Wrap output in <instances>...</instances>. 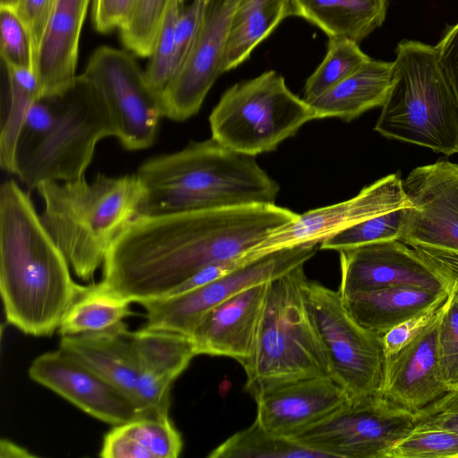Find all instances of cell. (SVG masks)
Masks as SVG:
<instances>
[{
	"mask_svg": "<svg viewBox=\"0 0 458 458\" xmlns=\"http://www.w3.org/2000/svg\"><path fill=\"white\" fill-rule=\"evenodd\" d=\"M82 74L103 97L121 145L128 150L150 147L164 117L162 93L149 85L135 58L102 46L92 53Z\"/></svg>",
	"mask_w": 458,
	"mask_h": 458,
	"instance_id": "cell-11",
	"label": "cell"
},
{
	"mask_svg": "<svg viewBox=\"0 0 458 458\" xmlns=\"http://www.w3.org/2000/svg\"><path fill=\"white\" fill-rule=\"evenodd\" d=\"M131 302L107 289L101 282L89 284L64 315L58 333L63 335L101 333L126 325Z\"/></svg>",
	"mask_w": 458,
	"mask_h": 458,
	"instance_id": "cell-30",
	"label": "cell"
},
{
	"mask_svg": "<svg viewBox=\"0 0 458 458\" xmlns=\"http://www.w3.org/2000/svg\"><path fill=\"white\" fill-rule=\"evenodd\" d=\"M414 429H440L458 434V386L414 412Z\"/></svg>",
	"mask_w": 458,
	"mask_h": 458,
	"instance_id": "cell-41",
	"label": "cell"
},
{
	"mask_svg": "<svg viewBox=\"0 0 458 458\" xmlns=\"http://www.w3.org/2000/svg\"><path fill=\"white\" fill-rule=\"evenodd\" d=\"M409 208L402 242L458 251V164L414 168L403 181Z\"/></svg>",
	"mask_w": 458,
	"mask_h": 458,
	"instance_id": "cell-14",
	"label": "cell"
},
{
	"mask_svg": "<svg viewBox=\"0 0 458 458\" xmlns=\"http://www.w3.org/2000/svg\"><path fill=\"white\" fill-rule=\"evenodd\" d=\"M0 165L15 174L16 147L21 129L32 104L40 97L33 70L2 62Z\"/></svg>",
	"mask_w": 458,
	"mask_h": 458,
	"instance_id": "cell-29",
	"label": "cell"
},
{
	"mask_svg": "<svg viewBox=\"0 0 458 458\" xmlns=\"http://www.w3.org/2000/svg\"><path fill=\"white\" fill-rule=\"evenodd\" d=\"M442 306L413 317L383 334L381 339L386 356L398 352L423 333L439 316Z\"/></svg>",
	"mask_w": 458,
	"mask_h": 458,
	"instance_id": "cell-42",
	"label": "cell"
},
{
	"mask_svg": "<svg viewBox=\"0 0 458 458\" xmlns=\"http://www.w3.org/2000/svg\"><path fill=\"white\" fill-rule=\"evenodd\" d=\"M290 5L291 15L316 25L328 38L359 43L383 24L387 0H290Z\"/></svg>",
	"mask_w": 458,
	"mask_h": 458,
	"instance_id": "cell-26",
	"label": "cell"
},
{
	"mask_svg": "<svg viewBox=\"0 0 458 458\" xmlns=\"http://www.w3.org/2000/svg\"><path fill=\"white\" fill-rule=\"evenodd\" d=\"M408 208L377 216L344 229L320 243L321 250H340L369 243L401 240L406 226Z\"/></svg>",
	"mask_w": 458,
	"mask_h": 458,
	"instance_id": "cell-34",
	"label": "cell"
},
{
	"mask_svg": "<svg viewBox=\"0 0 458 458\" xmlns=\"http://www.w3.org/2000/svg\"><path fill=\"white\" fill-rule=\"evenodd\" d=\"M138 377L134 403L138 417H166L171 387L196 356L190 337L146 329L134 331Z\"/></svg>",
	"mask_w": 458,
	"mask_h": 458,
	"instance_id": "cell-19",
	"label": "cell"
},
{
	"mask_svg": "<svg viewBox=\"0 0 458 458\" xmlns=\"http://www.w3.org/2000/svg\"><path fill=\"white\" fill-rule=\"evenodd\" d=\"M449 290L394 286L343 298L353 319L363 328L383 335L397 325L443 305Z\"/></svg>",
	"mask_w": 458,
	"mask_h": 458,
	"instance_id": "cell-24",
	"label": "cell"
},
{
	"mask_svg": "<svg viewBox=\"0 0 458 458\" xmlns=\"http://www.w3.org/2000/svg\"><path fill=\"white\" fill-rule=\"evenodd\" d=\"M137 175L145 189L144 215L275 204L280 189L255 157L212 137L146 160Z\"/></svg>",
	"mask_w": 458,
	"mask_h": 458,
	"instance_id": "cell-3",
	"label": "cell"
},
{
	"mask_svg": "<svg viewBox=\"0 0 458 458\" xmlns=\"http://www.w3.org/2000/svg\"><path fill=\"white\" fill-rule=\"evenodd\" d=\"M304 265L268 282L251 357L242 366L246 388L313 377H331L324 347L307 309Z\"/></svg>",
	"mask_w": 458,
	"mask_h": 458,
	"instance_id": "cell-6",
	"label": "cell"
},
{
	"mask_svg": "<svg viewBox=\"0 0 458 458\" xmlns=\"http://www.w3.org/2000/svg\"><path fill=\"white\" fill-rule=\"evenodd\" d=\"M318 250V244L311 242L283 248L255 259L194 290L141 302L146 310L143 328L190 337L208 310L244 289L269 282L304 265Z\"/></svg>",
	"mask_w": 458,
	"mask_h": 458,
	"instance_id": "cell-12",
	"label": "cell"
},
{
	"mask_svg": "<svg viewBox=\"0 0 458 458\" xmlns=\"http://www.w3.org/2000/svg\"><path fill=\"white\" fill-rule=\"evenodd\" d=\"M289 15L290 0H238L222 58L223 73L248 59L257 46Z\"/></svg>",
	"mask_w": 458,
	"mask_h": 458,
	"instance_id": "cell-28",
	"label": "cell"
},
{
	"mask_svg": "<svg viewBox=\"0 0 458 458\" xmlns=\"http://www.w3.org/2000/svg\"><path fill=\"white\" fill-rule=\"evenodd\" d=\"M316 119L307 101L293 93L276 71L229 88L209 115L212 138L244 155L272 151Z\"/></svg>",
	"mask_w": 458,
	"mask_h": 458,
	"instance_id": "cell-7",
	"label": "cell"
},
{
	"mask_svg": "<svg viewBox=\"0 0 458 458\" xmlns=\"http://www.w3.org/2000/svg\"><path fill=\"white\" fill-rule=\"evenodd\" d=\"M414 428V412L377 395L350 401L290 439L327 458H386Z\"/></svg>",
	"mask_w": 458,
	"mask_h": 458,
	"instance_id": "cell-10",
	"label": "cell"
},
{
	"mask_svg": "<svg viewBox=\"0 0 458 458\" xmlns=\"http://www.w3.org/2000/svg\"><path fill=\"white\" fill-rule=\"evenodd\" d=\"M250 393L257 403L256 420L269 432L289 439L351 401L331 377L281 381Z\"/></svg>",
	"mask_w": 458,
	"mask_h": 458,
	"instance_id": "cell-17",
	"label": "cell"
},
{
	"mask_svg": "<svg viewBox=\"0 0 458 458\" xmlns=\"http://www.w3.org/2000/svg\"><path fill=\"white\" fill-rule=\"evenodd\" d=\"M54 0H20L15 12L24 24L31 42L32 70Z\"/></svg>",
	"mask_w": 458,
	"mask_h": 458,
	"instance_id": "cell-43",
	"label": "cell"
},
{
	"mask_svg": "<svg viewBox=\"0 0 458 458\" xmlns=\"http://www.w3.org/2000/svg\"><path fill=\"white\" fill-rule=\"evenodd\" d=\"M183 3L175 2L167 13L144 71L149 85L162 93L174 77L173 55L174 30Z\"/></svg>",
	"mask_w": 458,
	"mask_h": 458,
	"instance_id": "cell-37",
	"label": "cell"
},
{
	"mask_svg": "<svg viewBox=\"0 0 458 458\" xmlns=\"http://www.w3.org/2000/svg\"><path fill=\"white\" fill-rule=\"evenodd\" d=\"M182 439L169 416L137 417L115 425L104 437L103 458H176Z\"/></svg>",
	"mask_w": 458,
	"mask_h": 458,
	"instance_id": "cell-27",
	"label": "cell"
},
{
	"mask_svg": "<svg viewBox=\"0 0 458 458\" xmlns=\"http://www.w3.org/2000/svg\"><path fill=\"white\" fill-rule=\"evenodd\" d=\"M267 289L268 282L252 285L208 310L190 335L196 354L225 356L243 366L254 350Z\"/></svg>",
	"mask_w": 458,
	"mask_h": 458,
	"instance_id": "cell-20",
	"label": "cell"
},
{
	"mask_svg": "<svg viewBox=\"0 0 458 458\" xmlns=\"http://www.w3.org/2000/svg\"><path fill=\"white\" fill-rule=\"evenodd\" d=\"M392 81V62L369 58L350 76L310 103L316 119L357 118L366 111L382 106Z\"/></svg>",
	"mask_w": 458,
	"mask_h": 458,
	"instance_id": "cell-25",
	"label": "cell"
},
{
	"mask_svg": "<svg viewBox=\"0 0 458 458\" xmlns=\"http://www.w3.org/2000/svg\"><path fill=\"white\" fill-rule=\"evenodd\" d=\"M1 61L32 69V49L29 33L13 9L0 7Z\"/></svg>",
	"mask_w": 458,
	"mask_h": 458,
	"instance_id": "cell-39",
	"label": "cell"
},
{
	"mask_svg": "<svg viewBox=\"0 0 458 458\" xmlns=\"http://www.w3.org/2000/svg\"><path fill=\"white\" fill-rule=\"evenodd\" d=\"M435 47L458 98V22L447 29Z\"/></svg>",
	"mask_w": 458,
	"mask_h": 458,
	"instance_id": "cell-46",
	"label": "cell"
},
{
	"mask_svg": "<svg viewBox=\"0 0 458 458\" xmlns=\"http://www.w3.org/2000/svg\"><path fill=\"white\" fill-rule=\"evenodd\" d=\"M184 0H136L127 21L120 28L126 48L135 55L149 57L171 6Z\"/></svg>",
	"mask_w": 458,
	"mask_h": 458,
	"instance_id": "cell-33",
	"label": "cell"
},
{
	"mask_svg": "<svg viewBox=\"0 0 458 458\" xmlns=\"http://www.w3.org/2000/svg\"><path fill=\"white\" fill-rule=\"evenodd\" d=\"M90 0H54L33 65L40 96L59 94L76 79L79 42Z\"/></svg>",
	"mask_w": 458,
	"mask_h": 458,
	"instance_id": "cell-22",
	"label": "cell"
},
{
	"mask_svg": "<svg viewBox=\"0 0 458 458\" xmlns=\"http://www.w3.org/2000/svg\"><path fill=\"white\" fill-rule=\"evenodd\" d=\"M136 0H93L92 18L95 29L107 33L120 29L130 16Z\"/></svg>",
	"mask_w": 458,
	"mask_h": 458,
	"instance_id": "cell-45",
	"label": "cell"
},
{
	"mask_svg": "<svg viewBox=\"0 0 458 458\" xmlns=\"http://www.w3.org/2000/svg\"><path fill=\"white\" fill-rule=\"evenodd\" d=\"M20 0H0V7H6L15 10Z\"/></svg>",
	"mask_w": 458,
	"mask_h": 458,
	"instance_id": "cell-48",
	"label": "cell"
},
{
	"mask_svg": "<svg viewBox=\"0 0 458 458\" xmlns=\"http://www.w3.org/2000/svg\"><path fill=\"white\" fill-rule=\"evenodd\" d=\"M59 349L102 376L134 402L138 359L134 334L126 325L101 333L63 335Z\"/></svg>",
	"mask_w": 458,
	"mask_h": 458,
	"instance_id": "cell-23",
	"label": "cell"
},
{
	"mask_svg": "<svg viewBox=\"0 0 458 458\" xmlns=\"http://www.w3.org/2000/svg\"><path fill=\"white\" fill-rule=\"evenodd\" d=\"M57 97L54 124L36 148L17 164L15 174L30 190L46 182L85 177L98 142L115 137L103 97L82 73Z\"/></svg>",
	"mask_w": 458,
	"mask_h": 458,
	"instance_id": "cell-8",
	"label": "cell"
},
{
	"mask_svg": "<svg viewBox=\"0 0 458 458\" xmlns=\"http://www.w3.org/2000/svg\"><path fill=\"white\" fill-rule=\"evenodd\" d=\"M441 312L413 341L398 352L386 356L380 395L412 412L434 403L450 389L443 379L438 360L437 327Z\"/></svg>",
	"mask_w": 458,
	"mask_h": 458,
	"instance_id": "cell-21",
	"label": "cell"
},
{
	"mask_svg": "<svg viewBox=\"0 0 458 458\" xmlns=\"http://www.w3.org/2000/svg\"><path fill=\"white\" fill-rule=\"evenodd\" d=\"M64 255L26 191L12 179L0 187V293L6 321L49 336L89 285L76 283Z\"/></svg>",
	"mask_w": 458,
	"mask_h": 458,
	"instance_id": "cell-2",
	"label": "cell"
},
{
	"mask_svg": "<svg viewBox=\"0 0 458 458\" xmlns=\"http://www.w3.org/2000/svg\"><path fill=\"white\" fill-rule=\"evenodd\" d=\"M386 458H458V434L413 429L392 447Z\"/></svg>",
	"mask_w": 458,
	"mask_h": 458,
	"instance_id": "cell-35",
	"label": "cell"
},
{
	"mask_svg": "<svg viewBox=\"0 0 458 458\" xmlns=\"http://www.w3.org/2000/svg\"><path fill=\"white\" fill-rule=\"evenodd\" d=\"M343 298L394 286L447 289L416 250L401 240L340 250Z\"/></svg>",
	"mask_w": 458,
	"mask_h": 458,
	"instance_id": "cell-18",
	"label": "cell"
},
{
	"mask_svg": "<svg viewBox=\"0 0 458 458\" xmlns=\"http://www.w3.org/2000/svg\"><path fill=\"white\" fill-rule=\"evenodd\" d=\"M298 216L276 204L140 214L110 246L100 282L131 302L165 298L204 267L249 254Z\"/></svg>",
	"mask_w": 458,
	"mask_h": 458,
	"instance_id": "cell-1",
	"label": "cell"
},
{
	"mask_svg": "<svg viewBox=\"0 0 458 458\" xmlns=\"http://www.w3.org/2000/svg\"><path fill=\"white\" fill-rule=\"evenodd\" d=\"M304 296L331 377L351 401L380 395L386 368L381 335L360 326L338 291L307 280Z\"/></svg>",
	"mask_w": 458,
	"mask_h": 458,
	"instance_id": "cell-9",
	"label": "cell"
},
{
	"mask_svg": "<svg viewBox=\"0 0 458 458\" xmlns=\"http://www.w3.org/2000/svg\"><path fill=\"white\" fill-rule=\"evenodd\" d=\"M44 201L41 221L75 276L89 282L119 233L140 214L145 189L136 174H98L36 188Z\"/></svg>",
	"mask_w": 458,
	"mask_h": 458,
	"instance_id": "cell-4",
	"label": "cell"
},
{
	"mask_svg": "<svg viewBox=\"0 0 458 458\" xmlns=\"http://www.w3.org/2000/svg\"><path fill=\"white\" fill-rule=\"evenodd\" d=\"M437 327V350L441 374L449 388L458 386V291L449 289Z\"/></svg>",
	"mask_w": 458,
	"mask_h": 458,
	"instance_id": "cell-36",
	"label": "cell"
},
{
	"mask_svg": "<svg viewBox=\"0 0 458 458\" xmlns=\"http://www.w3.org/2000/svg\"><path fill=\"white\" fill-rule=\"evenodd\" d=\"M374 129L445 156L458 152V98L435 46L397 45L391 86Z\"/></svg>",
	"mask_w": 458,
	"mask_h": 458,
	"instance_id": "cell-5",
	"label": "cell"
},
{
	"mask_svg": "<svg viewBox=\"0 0 458 458\" xmlns=\"http://www.w3.org/2000/svg\"><path fill=\"white\" fill-rule=\"evenodd\" d=\"M410 246L442 279L448 290L454 288L458 291V251L422 244Z\"/></svg>",
	"mask_w": 458,
	"mask_h": 458,
	"instance_id": "cell-44",
	"label": "cell"
},
{
	"mask_svg": "<svg viewBox=\"0 0 458 458\" xmlns=\"http://www.w3.org/2000/svg\"><path fill=\"white\" fill-rule=\"evenodd\" d=\"M208 456L209 458L326 457L323 454L302 446L292 439L269 432L256 420L247 428L228 437Z\"/></svg>",
	"mask_w": 458,
	"mask_h": 458,
	"instance_id": "cell-31",
	"label": "cell"
},
{
	"mask_svg": "<svg viewBox=\"0 0 458 458\" xmlns=\"http://www.w3.org/2000/svg\"><path fill=\"white\" fill-rule=\"evenodd\" d=\"M199 1H201V2L205 3L206 4H208L212 0H199Z\"/></svg>",
	"mask_w": 458,
	"mask_h": 458,
	"instance_id": "cell-49",
	"label": "cell"
},
{
	"mask_svg": "<svg viewBox=\"0 0 458 458\" xmlns=\"http://www.w3.org/2000/svg\"><path fill=\"white\" fill-rule=\"evenodd\" d=\"M403 181L396 174L364 187L355 197L310 210L272 232L249 255L257 259L272 251L325 239L360 222L396 209L413 208Z\"/></svg>",
	"mask_w": 458,
	"mask_h": 458,
	"instance_id": "cell-13",
	"label": "cell"
},
{
	"mask_svg": "<svg viewBox=\"0 0 458 458\" xmlns=\"http://www.w3.org/2000/svg\"><path fill=\"white\" fill-rule=\"evenodd\" d=\"M207 7L208 4L205 3L193 0L190 5L183 6L180 12L174 38V77L184 64L196 41Z\"/></svg>",
	"mask_w": 458,
	"mask_h": 458,
	"instance_id": "cell-40",
	"label": "cell"
},
{
	"mask_svg": "<svg viewBox=\"0 0 458 458\" xmlns=\"http://www.w3.org/2000/svg\"><path fill=\"white\" fill-rule=\"evenodd\" d=\"M57 106V94L40 96L32 104L18 138L16 167L17 164L29 156L49 131L56 117Z\"/></svg>",
	"mask_w": 458,
	"mask_h": 458,
	"instance_id": "cell-38",
	"label": "cell"
},
{
	"mask_svg": "<svg viewBox=\"0 0 458 458\" xmlns=\"http://www.w3.org/2000/svg\"><path fill=\"white\" fill-rule=\"evenodd\" d=\"M0 456L2 458H23L33 457L34 455L30 454L25 448L4 438L0 442Z\"/></svg>",
	"mask_w": 458,
	"mask_h": 458,
	"instance_id": "cell-47",
	"label": "cell"
},
{
	"mask_svg": "<svg viewBox=\"0 0 458 458\" xmlns=\"http://www.w3.org/2000/svg\"><path fill=\"white\" fill-rule=\"evenodd\" d=\"M29 376L103 422L115 426L138 417L128 394L59 348L35 358Z\"/></svg>",
	"mask_w": 458,
	"mask_h": 458,
	"instance_id": "cell-16",
	"label": "cell"
},
{
	"mask_svg": "<svg viewBox=\"0 0 458 458\" xmlns=\"http://www.w3.org/2000/svg\"><path fill=\"white\" fill-rule=\"evenodd\" d=\"M370 57L358 43L347 38H329L327 52L314 72L307 79L303 99L309 104L343 81Z\"/></svg>",
	"mask_w": 458,
	"mask_h": 458,
	"instance_id": "cell-32",
	"label": "cell"
},
{
	"mask_svg": "<svg viewBox=\"0 0 458 458\" xmlns=\"http://www.w3.org/2000/svg\"><path fill=\"white\" fill-rule=\"evenodd\" d=\"M238 0H212L182 66L162 92L164 117L182 122L196 114L223 73L222 58Z\"/></svg>",
	"mask_w": 458,
	"mask_h": 458,
	"instance_id": "cell-15",
	"label": "cell"
}]
</instances>
